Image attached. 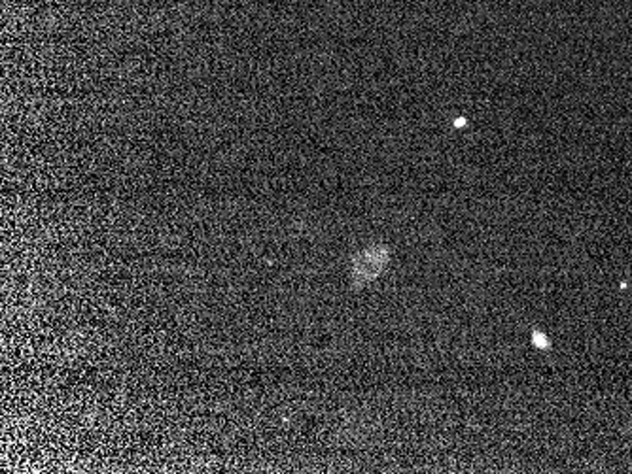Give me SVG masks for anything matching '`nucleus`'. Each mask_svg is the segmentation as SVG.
<instances>
[{"label": "nucleus", "instance_id": "nucleus-1", "mask_svg": "<svg viewBox=\"0 0 632 474\" xmlns=\"http://www.w3.org/2000/svg\"><path fill=\"white\" fill-rule=\"evenodd\" d=\"M389 263V248L386 246H372L353 261V278L358 285L375 280Z\"/></svg>", "mask_w": 632, "mask_h": 474}, {"label": "nucleus", "instance_id": "nucleus-2", "mask_svg": "<svg viewBox=\"0 0 632 474\" xmlns=\"http://www.w3.org/2000/svg\"><path fill=\"white\" fill-rule=\"evenodd\" d=\"M533 344H534L536 348H540V349H547L549 346H552V342H549L547 335H543V333H540V331H534V333H533Z\"/></svg>", "mask_w": 632, "mask_h": 474}]
</instances>
